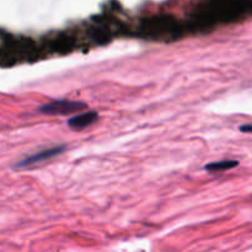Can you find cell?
I'll return each instance as SVG.
<instances>
[{
  "instance_id": "cell-1",
  "label": "cell",
  "mask_w": 252,
  "mask_h": 252,
  "mask_svg": "<svg viewBox=\"0 0 252 252\" xmlns=\"http://www.w3.org/2000/svg\"><path fill=\"white\" fill-rule=\"evenodd\" d=\"M250 9V0H207L202 5L204 20H234Z\"/></svg>"
},
{
  "instance_id": "cell-2",
  "label": "cell",
  "mask_w": 252,
  "mask_h": 252,
  "mask_svg": "<svg viewBox=\"0 0 252 252\" xmlns=\"http://www.w3.org/2000/svg\"><path fill=\"white\" fill-rule=\"evenodd\" d=\"M86 103L79 102V101H69V100H56L51 103H47L39 107V112L44 115H61L66 116L71 113L79 112L81 110H85Z\"/></svg>"
},
{
  "instance_id": "cell-3",
  "label": "cell",
  "mask_w": 252,
  "mask_h": 252,
  "mask_svg": "<svg viewBox=\"0 0 252 252\" xmlns=\"http://www.w3.org/2000/svg\"><path fill=\"white\" fill-rule=\"evenodd\" d=\"M64 152V147L61 145V147H53V148H49V149H44L42 152L36 153V154H32L30 157L25 158L24 160H21L20 162H17L16 167L20 169V167H26V166H31L33 164H38V162L42 161H46V160L52 159V158L57 157L61 153Z\"/></svg>"
},
{
  "instance_id": "cell-4",
  "label": "cell",
  "mask_w": 252,
  "mask_h": 252,
  "mask_svg": "<svg viewBox=\"0 0 252 252\" xmlns=\"http://www.w3.org/2000/svg\"><path fill=\"white\" fill-rule=\"evenodd\" d=\"M96 120H97V113L94 112V111H88V112L69 118L68 127L73 130H81L93 125Z\"/></svg>"
},
{
  "instance_id": "cell-5",
  "label": "cell",
  "mask_w": 252,
  "mask_h": 252,
  "mask_svg": "<svg viewBox=\"0 0 252 252\" xmlns=\"http://www.w3.org/2000/svg\"><path fill=\"white\" fill-rule=\"evenodd\" d=\"M239 162L235 160H225V161L211 162L206 166V170L208 171H224V170H230L233 167L238 166Z\"/></svg>"
},
{
  "instance_id": "cell-6",
  "label": "cell",
  "mask_w": 252,
  "mask_h": 252,
  "mask_svg": "<svg viewBox=\"0 0 252 252\" xmlns=\"http://www.w3.org/2000/svg\"><path fill=\"white\" fill-rule=\"evenodd\" d=\"M240 130H241V132H245V133H251V130H252L251 125L241 126V127H240Z\"/></svg>"
}]
</instances>
